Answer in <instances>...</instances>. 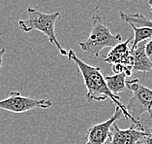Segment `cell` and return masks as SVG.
<instances>
[{
	"instance_id": "cell-14",
	"label": "cell",
	"mask_w": 152,
	"mask_h": 144,
	"mask_svg": "<svg viewBox=\"0 0 152 144\" xmlns=\"http://www.w3.org/2000/svg\"><path fill=\"white\" fill-rule=\"evenodd\" d=\"M138 144H152V131H148Z\"/></svg>"
},
{
	"instance_id": "cell-9",
	"label": "cell",
	"mask_w": 152,
	"mask_h": 144,
	"mask_svg": "<svg viewBox=\"0 0 152 144\" xmlns=\"http://www.w3.org/2000/svg\"><path fill=\"white\" fill-rule=\"evenodd\" d=\"M133 53V70L139 72L146 73L152 70V61L148 58L144 49V44L137 46L136 49L132 50Z\"/></svg>"
},
{
	"instance_id": "cell-8",
	"label": "cell",
	"mask_w": 152,
	"mask_h": 144,
	"mask_svg": "<svg viewBox=\"0 0 152 144\" xmlns=\"http://www.w3.org/2000/svg\"><path fill=\"white\" fill-rule=\"evenodd\" d=\"M147 131H140L133 125L127 130H121L116 124H114L110 144H138Z\"/></svg>"
},
{
	"instance_id": "cell-7",
	"label": "cell",
	"mask_w": 152,
	"mask_h": 144,
	"mask_svg": "<svg viewBox=\"0 0 152 144\" xmlns=\"http://www.w3.org/2000/svg\"><path fill=\"white\" fill-rule=\"evenodd\" d=\"M123 117L120 107L116 106L113 115L103 123L96 124L88 128L86 131V143L85 144H106L112 140L113 127L117 120Z\"/></svg>"
},
{
	"instance_id": "cell-6",
	"label": "cell",
	"mask_w": 152,
	"mask_h": 144,
	"mask_svg": "<svg viewBox=\"0 0 152 144\" xmlns=\"http://www.w3.org/2000/svg\"><path fill=\"white\" fill-rule=\"evenodd\" d=\"M53 104V101L48 99H35L23 97L20 92H11L8 97L0 100V109L13 113H24L33 109H48Z\"/></svg>"
},
{
	"instance_id": "cell-1",
	"label": "cell",
	"mask_w": 152,
	"mask_h": 144,
	"mask_svg": "<svg viewBox=\"0 0 152 144\" xmlns=\"http://www.w3.org/2000/svg\"><path fill=\"white\" fill-rule=\"evenodd\" d=\"M67 58L70 61L74 62V64L77 66V70L80 73L81 77L83 78V82L85 87H86L87 93L85 95V98L88 102H100L104 101L106 99L110 98L113 101L116 106L120 107L123 113V117L126 120H130L132 122V125L140 131H147L145 127L142 124L134 120L129 115V113L126 109V106L119 100L120 97L114 95L107 87L105 82V78L102 75L101 68L99 66H91L89 64H85L80 58H77L76 53L73 50H69L67 54Z\"/></svg>"
},
{
	"instance_id": "cell-2",
	"label": "cell",
	"mask_w": 152,
	"mask_h": 144,
	"mask_svg": "<svg viewBox=\"0 0 152 144\" xmlns=\"http://www.w3.org/2000/svg\"><path fill=\"white\" fill-rule=\"evenodd\" d=\"M27 14L28 18L26 20L18 21V27L21 30L24 32H30L32 30L41 31L49 38V41L53 45L57 48L62 56L67 57L68 52L61 47L55 34V23L60 17V13L55 12L53 14H46L36 9L28 8Z\"/></svg>"
},
{
	"instance_id": "cell-4",
	"label": "cell",
	"mask_w": 152,
	"mask_h": 144,
	"mask_svg": "<svg viewBox=\"0 0 152 144\" xmlns=\"http://www.w3.org/2000/svg\"><path fill=\"white\" fill-rule=\"evenodd\" d=\"M126 87L132 91L133 97L125 104L133 119L140 123V116L147 113L152 122V90L140 84L139 79L126 81Z\"/></svg>"
},
{
	"instance_id": "cell-5",
	"label": "cell",
	"mask_w": 152,
	"mask_h": 144,
	"mask_svg": "<svg viewBox=\"0 0 152 144\" xmlns=\"http://www.w3.org/2000/svg\"><path fill=\"white\" fill-rule=\"evenodd\" d=\"M131 41H133V37H130L125 42L119 43L115 47L112 48L110 53L104 57V61L112 64L113 72L115 74L124 72L127 76L132 75L134 61L130 46Z\"/></svg>"
},
{
	"instance_id": "cell-3",
	"label": "cell",
	"mask_w": 152,
	"mask_h": 144,
	"mask_svg": "<svg viewBox=\"0 0 152 144\" xmlns=\"http://www.w3.org/2000/svg\"><path fill=\"white\" fill-rule=\"evenodd\" d=\"M122 37L120 34H113L110 28L102 21L100 17L93 18L91 30L86 40L80 42V47L85 53L93 54L96 58L104 48H113L121 43Z\"/></svg>"
},
{
	"instance_id": "cell-10",
	"label": "cell",
	"mask_w": 152,
	"mask_h": 144,
	"mask_svg": "<svg viewBox=\"0 0 152 144\" xmlns=\"http://www.w3.org/2000/svg\"><path fill=\"white\" fill-rule=\"evenodd\" d=\"M126 77H127V75L124 72H122L118 73V74H114L113 76H106L104 78H105L107 89L114 95L119 97V94L123 93L127 89V87H126Z\"/></svg>"
},
{
	"instance_id": "cell-16",
	"label": "cell",
	"mask_w": 152,
	"mask_h": 144,
	"mask_svg": "<svg viewBox=\"0 0 152 144\" xmlns=\"http://www.w3.org/2000/svg\"><path fill=\"white\" fill-rule=\"evenodd\" d=\"M148 4L150 5V10H151V13H152V0H148Z\"/></svg>"
},
{
	"instance_id": "cell-15",
	"label": "cell",
	"mask_w": 152,
	"mask_h": 144,
	"mask_svg": "<svg viewBox=\"0 0 152 144\" xmlns=\"http://www.w3.org/2000/svg\"><path fill=\"white\" fill-rule=\"evenodd\" d=\"M2 35V33H0V36ZM5 54V49L4 48H2L1 50H0V70L2 68V64H3V56H4Z\"/></svg>"
},
{
	"instance_id": "cell-11",
	"label": "cell",
	"mask_w": 152,
	"mask_h": 144,
	"mask_svg": "<svg viewBox=\"0 0 152 144\" xmlns=\"http://www.w3.org/2000/svg\"><path fill=\"white\" fill-rule=\"evenodd\" d=\"M120 19L122 21H126L128 24H131L133 25H135L137 27H149L152 28V21L149 20L148 18L142 16L140 14H132V15H128L123 13L122 11H120Z\"/></svg>"
},
{
	"instance_id": "cell-12",
	"label": "cell",
	"mask_w": 152,
	"mask_h": 144,
	"mask_svg": "<svg viewBox=\"0 0 152 144\" xmlns=\"http://www.w3.org/2000/svg\"><path fill=\"white\" fill-rule=\"evenodd\" d=\"M130 27L134 30V37H133V42L131 43V50H134L139 46V44L142 41H145L147 39L152 37V28L149 27H137L135 25L129 24Z\"/></svg>"
},
{
	"instance_id": "cell-13",
	"label": "cell",
	"mask_w": 152,
	"mask_h": 144,
	"mask_svg": "<svg viewBox=\"0 0 152 144\" xmlns=\"http://www.w3.org/2000/svg\"><path fill=\"white\" fill-rule=\"evenodd\" d=\"M144 49L148 58L152 61V39L148 40L146 43H144Z\"/></svg>"
}]
</instances>
